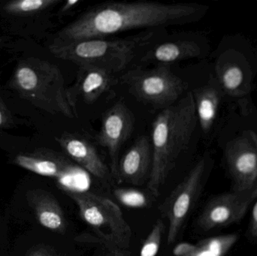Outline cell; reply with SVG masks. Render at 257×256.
Segmentation results:
<instances>
[{"label": "cell", "mask_w": 257, "mask_h": 256, "mask_svg": "<svg viewBox=\"0 0 257 256\" xmlns=\"http://www.w3.org/2000/svg\"><path fill=\"white\" fill-rule=\"evenodd\" d=\"M207 7L196 3L106 2L86 10L62 29L53 43H69L134 30H160L202 18Z\"/></svg>", "instance_id": "1"}, {"label": "cell", "mask_w": 257, "mask_h": 256, "mask_svg": "<svg viewBox=\"0 0 257 256\" xmlns=\"http://www.w3.org/2000/svg\"><path fill=\"white\" fill-rule=\"evenodd\" d=\"M192 91L172 106L162 110L151 129L152 165L148 189L158 197L162 186L190 144L197 123Z\"/></svg>", "instance_id": "2"}, {"label": "cell", "mask_w": 257, "mask_h": 256, "mask_svg": "<svg viewBox=\"0 0 257 256\" xmlns=\"http://www.w3.org/2000/svg\"><path fill=\"white\" fill-rule=\"evenodd\" d=\"M160 30H145L125 39H93L69 43H52L50 51L57 58L76 66H88L119 73L157 38Z\"/></svg>", "instance_id": "3"}, {"label": "cell", "mask_w": 257, "mask_h": 256, "mask_svg": "<svg viewBox=\"0 0 257 256\" xmlns=\"http://www.w3.org/2000/svg\"><path fill=\"white\" fill-rule=\"evenodd\" d=\"M13 84L22 96L48 112L77 117L68 101L63 74L55 65L39 60L24 63L18 66Z\"/></svg>", "instance_id": "4"}, {"label": "cell", "mask_w": 257, "mask_h": 256, "mask_svg": "<svg viewBox=\"0 0 257 256\" xmlns=\"http://www.w3.org/2000/svg\"><path fill=\"white\" fill-rule=\"evenodd\" d=\"M63 189L76 204L82 220L102 243L110 249H128L132 230L117 204L93 192L74 190L66 186Z\"/></svg>", "instance_id": "5"}, {"label": "cell", "mask_w": 257, "mask_h": 256, "mask_svg": "<svg viewBox=\"0 0 257 256\" xmlns=\"http://www.w3.org/2000/svg\"><path fill=\"white\" fill-rule=\"evenodd\" d=\"M120 81L138 101L156 109L172 106L188 87L170 66H157L149 70L133 69L122 75Z\"/></svg>", "instance_id": "6"}, {"label": "cell", "mask_w": 257, "mask_h": 256, "mask_svg": "<svg viewBox=\"0 0 257 256\" xmlns=\"http://www.w3.org/2000/svg\"><path fill=\"white\" fill-rule=\"evenodd\" d=\"M205 166V160L199 161L160 206V212L169 222V245L176 240L191 210L200 186Z\"/></svg>", "instance_id": "7"}, {"label": "cell", "mask_w": 257, "mask_h": 256, "mask_svg": "<svg viewBox=\"0 0 257 256\" xmlns=\"http://www.w3.org/2000/svg\"><path fill=\"white\" fill-rule=\"evenodd\" d=\"M134 115L121 101L108 108L102 118L99 132L95 137L98 145L106 149L111 159V173L116 179L119 163V153L134 129Z\"/></svg>", "instance_id": "8"}, {"label": "cell", "mask_w": 257, "mask_h": 256, "mask_svg": "<svg viewBox=\"0 0 257 256\" xmlns=\"http://www.w3.org/2000/svg\"><path fill=\"white\" fill-rule=\"evenodd\" d=\"M117 81L114 75L88 66H78L76 80L66 88L68 101L75 114L77 105L83 102L87 105L95 103L105 93L111 92Z\"/></svg>", "instance_id": "9"}, {"label": "cell", "mask_w": 257, "mask_h": 256, "mask_svg": "<svg viewBox=\"0 0 257 256\" xmlns=\"http://www.w3.org/2000/svg\"><path fill=\"white\" fill-rule=\"evenodd\" d=\"M228 163L238 189L246 191L257 180V140L253 133L247 134L230 144Z\"/></svg>", "instance_id": "10"}, {"label": "cell", "mask_w": 257, "mask_h": 256, "mask_svg": "<svg viewBox=\"0 0 257 256\" xmlns=\"http://www.w3.org/2000/svg\"><path fill=\"white\" fill-rule=\"evenodd\" d=\"M57 140L66 154L93 177L100 180L109 178L111 171L87 137L79 133H65Z\"/></svg>", "instance_id": "11"}, {"label": "cell", "mask_w": 257, "mask_h": 256, "mask_svg": "<svg viewBox=\"0 0 257 256\" xmlns=\"http://www.w3.org/2000/svg\"><path fill=\"white\" fill-rule=\"evenodd\" d=\"M253 195V193L249 195H228L214 198L199 216V227L208 231L239 220L245 213Z\"/></svg>", "instance_id": "12"}, {"label": "cell", "mask_w": 257, "mask_h": 256, "mask_svg": "<svg viewBox=\"0 0 257 256\" xmlns=\"http://www.w3.org/2000/svg\"><path fill=\"white\" fill-rule=\"evenodd\" d=\"M152 165V147L149 137H139L119 160L117 180L140 185L150 176Z\"/></svg>", "instance_id": "13"}, {"label": "cell", "mask_w": 257, "mask_h": 256, "mask_svg": "<svg viewBox=\"0 0 257 256\" xmlns=\"http://www.w3.org/2000/svg\"><path fill=\"white\" fill-rule=\"evenodd\" d=\"M201 54L202 48L198 42L178 36L156 44L147 50L141 61L157 66H171L177 62L200 57Z\"/></svg>", "instance_id": "14"}, {"label": "cell", "mask_w": 257, "mask_h": 256, "mask_svg": "<svg viewBox=\"0 0 257 256\" xmlns=\"http://www.w3.org/2000/svg\"><path fill=\"white\" fill-rule=\"evenodd\" d=\"M16 162L23 168L36 174L56 178L63 179L73 175L78 171V167L61 156L34 158L19 156L17 157Z\"/></svg>", "instance_id": "15"}, {"label": "cell", "mask_w": 257, "mask_h": 256, "mask_svg": "<svg viewBox=\"0 0 257 256\" xmlns=\"http://www.w3.org/2000/svg\"><path fill=\"white\" fill-rule=\"evenodd\" d=\"M238 236L226 234L209 237L201 240L197 244L181 243L174 249L175 256H224L234 246Z\"/></svg>", "instance_id": "16"}, {"label": "cell", "mask_w": 257, "mask_h": 256, "mask_svg": "<svg viewBox=\"0 0 257 256\" xmlns=\"http://www.w3.org/2000/svg\"><path fill=\"white\" fill-rule=\"evenodd\" d=\"M36 216L41 225L54 232L64 234L66 221L57 200L49 194L42 193L35 201Z\"/></svg>", "instance_id": "17"}, {"label": "cell", "mask_w": 257, "mask_h": 256, "mask_svg": "<svg viewBox=\"0 0 257 256\" xmlns=\"http://www.w3.org/2000/svg\"><path fill=\"white\" fill-rule=\"evenodd\" d=\"M192 93L194 98L197 120L202 130L205 132H208L217 116L218 93L211 86L201 87Z\"/></svg>", "instance_id": "18"}, {"label": "cell", "mask_w": 257, "mask_h": 256, "mask_svg": "<svg viewBox=\"0 0 257 256\" xmlns=\"http://www.w3.org/2000/svg\"><path fill=\"white\" fill-rule=\"evenodd\" d=\"M60 3V0H21L11 2L6 6V9L11 13L23 15L42 12L54 7Z\"/></svg>", "instance_id": "19"}, {"label": "cell", "mask_w": 257, "mask_h": 256, "mask_svg": "<svg viewBox=\"0 0 257 256\" xmlns=\"http://www.w3.org/2000/svg\"><path fill=\"white\" fill-rule=\"evenodd\" d=\"M218 74L220 83L227 91H237L244 82V72L237 65L218 66Z\"/></svg>", "instance_id": "20"}, {"label": "cell", "mask_w": 257, "mask_h": 256, "mask_svg": "<svg viewBox=\"0 0 257 256\" xmlns=\"http://www.w3.org/2000/svg\"><path fill=\"white\" fill-rule=\"evenodd\" d=\"M163 232L164 224L161 219H157L142 244L139 256H157L160 250Z\"/></svg>", "instance_id": "21"}, {"label": "cell", "mask_w": 257, "mask_h": 256, "mask_svg": "<svg viewBox=\"0 0 257 256\" xmlns=\"http://www.w3.org/2000/svg\"><path fill=\"white\" fill-rule=\"evenodd\" d=\"M114 195L117 201L131 208H145L149 204L145 194L135 189H117Z\"/></svg>", "instance_id": "22"}, {"label": "cell", "mask_w": 257, "mask_h": 256, "mask_svg": "<svg viewBox=\"0 0 257 256\" xmlns=\"http://www.w3.org/2000/svg\"><path fill=\"white\" fill-rule=\"evenodd\" d=\"M81 3L82 1H80V0H68V1L64 2L63 6L60 7L59 13L61 16L69 15L74 12L75 9L81 4Z\"/></svg>", "instance_id": "23"}, {"label": "cell", "mask_w": 257, "mask_h": 256, "mask_svg": "<svg viewBox=\"0 0 257 256\" xmlns=\"http://www.w3.org/2000/svg\"><path fill=\"white\" fill-rule=\"evenodd\" d=\"M250 232L253 237H257V201L253 206V212H252Z\"/></svg>", "instance_id": "24"}, {"label": "cell", "mask_w": 257, "mask_h": 256, "mask_svg": "<svg viewBox=\"0 0 257 256\" xmlns=\"http://www.w3.org/2000/svg\"><path fill=\"white\" fill-rule=\"evenodd\" d=\"M106 256H130V254L127 249L114 248V249H111L109 253L107 254Z\"/></svg>", "instance_id": "25"}, {"label": "cell", "mask_w": 257, "mask_h": 256, "mask_svg": "<svg viewBox=\"0 0 257 256\" xmlns=\"http://www.w3.org/2000/svg\"><path fill=\"white\" fill-rule=\"evenodd\" d=\"M32 256H58L56 255L54 252H50L46 249H40V250L36 251L33 252Z\"/></svg>", "instance_id": "26"}, {"label": "cell", "mask_w": 257, "mask_h": 256, "mask_svg": "<svg viewBox=\"0 0 257 256\" xmlns=\"http://www.w3.org/2000/svg\"><path fill=\"white\" fill-rule=\"evenodd\" d=\"M6 121H7V116L6 114V110L0 106V127L5 126Z\"/></svg>", "instance_id": "27"}, {"label": "cell", "mask_w": 257, "mask_h": 256, "mask_svg": "<svg viewBox=\"0 0 257 256\" xmlns=\"http://www.w3.org/2000/svg\"><path fill=\"white\" fill-rule=\"evenodd\" d=\"M1 44H2V42H1V40H0V47H1Z\"/></svg>", "instance_id": "28"}]
</instances>
